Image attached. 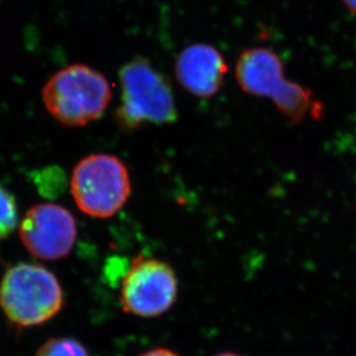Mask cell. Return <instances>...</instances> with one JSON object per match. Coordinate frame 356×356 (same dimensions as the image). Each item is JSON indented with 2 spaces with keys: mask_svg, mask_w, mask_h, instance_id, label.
<instances>
[{
  "mask_svg": "<svg viewBox=\"0 0 356 356\" xmlns=\"http://www.w3.org/2000/svg\"><path fill=\"white\" fill-rule=\"evenodd\" d=\"M343 3L346 5L347 8L356 15V0H343Z\"/></svg>",
  "mask_w": 356,
  "mask_h": 356,
  "instance_id": "cell-12",
  "label": "cell"
},
{
  "mask_svg": "<svg viewBox=\"0 0 356 356\" xmlns=\"http://www.w3.org/2000/svg\"><path fill=\"white\" fill-rule=\"evenodd\" d=\"M78 208L94 218L106 219L124 208L131 185L126 165L113 155L95 154L79 161L71 178Z\"/></svg>",
  "mask_w": 356,
  "mask_h": 356,
  "instance_id": "cell-5",
  "label": "cell"
},
{
  "mask_svg": "<svg viewBox=\"0 0 356 356\" xmlns=\"http://www.w3.org/2000/svg\"><path fill=\"white\" fill-rule=\"evenodd\" d=\"M119 79L122 95L117 121L121 128L133 131L145 124H172L177 120L170 81L148 60L135 58L121 68Z\"/></svg>",
  "mask_w": 356,
  "mask_h": 356,
  "instance_id": "cell-4",
  "label": "cell"
},
{
  "mask_svg": "<svg viewBox=\"0 0 356 356\" xmlns=\"http://www.w3.org/2000/svg\"><path fill=\"white\" fill-rule=\"evenodd\" d=\"M141 356H180L178 354L172 352V350H166V348H157V350H149Z\"/></svg>",
  "mask_w": 356,
  "mask_h": 356,
  "instance_id": "cell-11",
  "label": "cell"
},
{
  "mask_svg": "<svg viewBox=\"0 0 356 356\" xmlns=\"http://www.w3.org/2000/svg\"><path fill=\"white\" fill-rule=\"evenodd\" d=\"M21 242L36 259L57 261L70 255L78 236L74 216L54 203L34 205L19 227Z\"/></svg>",
  "mask_w": 356,
  "mask_h": 356,
  "instance_id": "cell-7",
  "label": "cell"
},
{
  "mask_svg": "<svg viewBox=\"0 0 356 356\" xmlns=\"http://www.w3.org/2000/svg\"><path fill=\"white\" fill-rule=\"evenodd\" d=\"M236 78L242 90L273 101L294 124L308 115L322 117L323 104L313 91L286 78L282 61L270 49L252 47L243 51L236 61Z\"/></svg>",
  "mask_w": 356,
  "mask_h": 356,
  "instance_id": "cell-1",
  "label": "cell"
},
{
  "mask_svg": "<svg viewBox=\"0 0 356 356\" xmlns=\"http://www.w3.org/2000/svg\"><path fill=\"white\" fill-rule=\"evenodd\" d=\"M47 112L68 127L86 126L104 115L112 98L104 75L86 65L74 64L51 76L42 91Z\"/></svg>",
  "mask_w": 356,
  "mask_h": 356,
  "instance_id": "cell-2",
  "label": "cell"
},
{
  "mask_svg": "<svg viewBox=\"0 0 356 356\" xmlns=\"http://www.w3.org/2000/svg\"><path fill=\"white\" fill-rule=\"evenodd\" d=\"M178 296V279L161 259L138 257L122 279L120 303L126 313L152 318L166 313Z\"/></svg>",
  "mask_w": 356,
  "mask_h": 356,
  "instance_id": "cell-6",
  "label": "cell"
},
{
  "mask_svg": "<svg viewBox=\"0 0 356 356\" xmlns=\"http://www.w3.org/2000/svg\"><path fill=\"white\" fill-rule=\"evenodd\" d=\"M17 202L8 191L0 186V240L6 238L17 229Z\"/></svg>",
  "mask_w": 356,
  "mask_h": 356,
  "instance_id": "cell-9",
  "label": "cell"
},
{
  "mask_svg": "<svg viewBox=\"0 0 356 356\" xmlns=\"http://www.w3.org/2000/svg\"><path fill=\"white\" fill-rule=\"evenodd\" d=\"M35 356H89V354L78 340L54 338L43 343Z\"/></svg>",
  "mask_w": 356,
  "mask_h": 356,
  "instance_id": "cell-10",
  "label": "cell"
},
{
  "mask_svg": "<svg viewBox=\"0 0 356 356\" xmlns=\"http://www.w3.org/2000/svg\"><path fill=\"white\" fill-rule=\"evenodd\" d=\"M222 54L208 44H194L179 54L175 74L179 83L197 97L215 96L227 73Z\"/></svg>",
  "mask_w": 356,
  "mask_h": 356,
  "instance_id": "cell-8",
  "label": "cell"
},
{
  "mask_svg": "<svg viewBox=\"0 0 356 356\" xmlns=\"http://www.w3.org/2000/svg\"><path fill=\"white\" fill-rule=\"evenodd\" d=\"M215 356H242V355H240V354L229 353V352H225V353L217 354V355H215Z\"/></svg>",
  "mask_w": 356,
  "mask_h": 356,
  "instance_id": "cell-13",
  "label": "cell"
},
{
  "mask_svg": "<svg viewBox=\"0 0 356 356\" xmlns=\"http://www.w3.org/2000/svg\"><path fill=\"white\" fill-rule=\"evenodd\" d=\"M64 306V292L57 277L44 266L19 263L0 282V308L19 327L49 322Z\"/></svg>",
  "mask_w": 356,
  "mask_h": 356,
  "instance_id": "cell-3",
  "label": "cell"
}]
</instances>
